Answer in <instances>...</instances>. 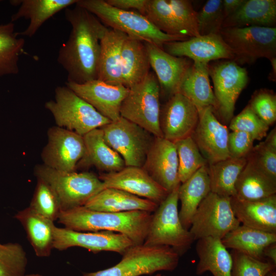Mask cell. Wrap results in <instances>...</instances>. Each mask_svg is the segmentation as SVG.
I'll return each instance as SVG.
<instances>
[{"label": "cell", "mask_w": 276, "mask_h": 276, "mask_svg": "<svg viewBox=\"0 0 276 276\" xmlns=\"http://www.w3.org/2000/svg\"><path fill=\"white\" fill-rule=\"evenodd\" d=\"M65 85L111 122L121 117V104L129 90L124 85H111L99 79L82 84L66 82Z\"/></svg>", "instance_id": "ac0fdd59"}, {"label": "cell", "mask_w": 276, "mask_h": 276, "mask_svg": "<svg viewBox=\"0 0 276 276\" xmlns=\"http://www.w3.org/2000/svg\"><path fill=\"white\" fill-rule=\"evenodd\" d=\"M195 248L199 259L196 268L197 275L209 271L213 276H232V255L220 239H198Z\"/></svg>", "instance_id": "4dcf8cb0"}, {"label": "cell", "mask_w": 276, "mask_h": 276, "mask_svg": "<svg viewBox=\"0 0 276 276\" xmlns=\"http://www.w3.org/2000/svg\"><path fill=\"white\" fill-rule=\"evenodd\" d=\"M155 276H165V275H161L160 274H156V275H155Z\"/></svg>", "instance_id": "11a10c76"}, {"label": "cell", "mask_w": 276, "mask_h": 276, "mask_svg": "<svg viewBox=\"0 0 276 276\" xmlns=\"http://www.w3.org/2000/svg\"><path fill=\"white\" fill-rule=\"evenodd\" d=\"M253 112L268 126L276 121V96L269 89H261L254 93L249 104Z\"/></svg>", "instance_id": "ee69618b"}, {"label": "cell", "mask_w": 276, "mask_h": 276, "mask_svg": "<svg viewBox=\"0 0 276 276\" xmlns=\"http://www.w3.org/2000/svg\"><path fill=\"white\" fill-rule=\"evenodd\" d=\"M27 254L18 243H0V276H24Z\"/></svg>", "instance_id": "ab89813d"}, {"label": "cell", "mask_w": 276, "mask_h": 276, "mask_svg": "<svg viewBox=\"0 0 276 276\" xmlns=\"http://www.w3.org/2000/svg\"><path fill=\"white\" fill-rule=\"evenodd\" d=\"M163 49L169 54L186 57L194 62L209 64L219 59H234L231 49L220 34L199 35L183 41L165 43Z\"/></svg>", "instance_id": "ffe728a7"}, {"label": "cell", "mask_w": 276, "mask_h": 276, "mask_svg": "<svg viewBox=\"0 0 276 276\" xmlns=\"http://www.w3.org/2000/svg\"><path fill=\"white\" fill-rule=\"evenodd\" d=\"M78 0H13L10 3L19 6L10 21L25 18L30 21L28 27L18 35L33 36L41 26L50 18L63 9L75 5Z\"/></svg>", "instance_id": "d4e9b609"}, {"label": "cell", "mask_w": 276, "mask_h": 276, "mask_svg": "<svg viewBox=\"0 0 276 276\" xmlns=\"http://www.w3.org/2000/svg\"><path fill=\"white\" fill-rule=\"evenodd\" d=\"M246 158L247 160L276 180L275 149L262 142L254 146Z\"/></svg>", "instance_id": "f6af8a7d"}, {"label": "cell", "mask_w": 276, "mask_h": 276, "mask_svg": "<svg viewBox=\"0 0 276 276\" xmlns=\"http://www.w3.org/2000/svg\"><path fill=\"white\" fill-rule=\"evenodd\" d=\"M158 205L125 191L106 188L91 197L84 205L94 211L122 212L142 211L153 213Z\"/></svg>", "instance_id": "4316f807"}, {"label": "cell", "mask_w": 276, "mask_h": 276, "mask_svg": "<svg viewBox=\"0 0 276 276\" xmlns=\"http://www.w3.org/2000/svg\"><path fill=\"white\" fill-rule=\"evenodd\" d=\"M99 177L102 181L104 188L122 190L150 200L157 205L165 200L169 193L142 167L126 166L118 172L102 173Z\"/></svg>", "instance_id": "d6986e66"}, {"label": "cell", "mask_w": 276, "mask_h": 276, "mask_svg": "<svg viewBox=\"0 0 276 276\" xmlns=\"http://www.w3.org/2000/svg\"><path fill=\"white\" fill-rule=\"evenodd\" d=\"M24 47L25 40L18 37L14 22L0 25V77L19 73L18 61Z\"/></svg>", "instance_id": "8d00e7d4"}, {"label": "cell", "mask_w": 276, "mask_h": 276, "mask_svg": "<svg viewBox=\"0 0 276 276\" xmlns=\"http://www.w3.org/2000/svg\"><path fill=\"white\" fill-rule=\"evenodd\" d=\"M47 135L41 153L43 164L60 171L75 172L85 152L83 136L57 126L50 128Z\"/></svg>", "instance_id": "5bb4252c"}, {"label": "cell", "mask_w": 276, "mask_h": 276, "mask_svg": "<svg viewBox=\"0 0 276 276\" xmlns=\"http://www.w3.org/2000/svg\"><path fill=\"white\" fill-rule=\"evenodd\" d=\"M145 43L160 94L168 99L179 93L182 80L193 62L186 57L171 55L154 44Z\"/></svg>", "instance_id": "44dd1931"}, {"label": "cell", "mask_w": 276, "mask_h": 276, "mask_svg": "<svg viewBox=\"0 0 276 276\" xmlns=\"http://www.w3.org/2000/svg\"><path fill=\"white\" fill-rule=\"evenodd\" d=\"M24 276H42L39 273H31L28 274H25Z\"/></svg>", "instance_id": "db71d44e"}, {"label": "cell", "mask_w": 276, "mask_h": 276, "mask_svg": "<svg viewBox=\"0 0 276 276\" xmlns=\"http://www.w3.org/2000/svg\"><path fill=\"white\" fill-rule=\"evenodd\" d=\"M219 34L231 49L236 62L252 63L260 58L276 57V27L222 28Z\"/></svg>", "instance_id": "9c48e42d"}, {"label": "cell", "mask_w": 276, "mask_h": 276, "mask_svg": "<svg viewBox=\"0 0 276 276\" xmlns=\"http://www.w3.org/2000/svg\"><path fill=\"white\" fill-rule=\"evenodd\" d=\"M53 248L62 251L80 247L94 253L113 251L122 255L134 245L125 235L110 231L79 232L54 226Z\"/></svg>", "instance_id": "9a60e30c"}, {"label": "cell", "mask_w": 276, "mask_h": 276, "mask_svg": "<svg viewBox=\"0 0 276 276\" xmlns=\"http://www.w3.org/2000/svg\"><path fill=\"white\" fill-rule=\"evenodd\" d=\"M121 260L110 268L84 273L82 276H140L158 271H172L178 265L179 255L168 246L133 245Z\"/></svg>", "instance_id": "52a82bcc"}, {"label": "cell", "mask_w": 276, "mask_h": 276, "mask_svg": "<svg viewBox=\"0 0 276 276\" xmlns=\"http://www.w3.org/2000/svg\"><path fill=\"white\" fill-rule=\"evenodd\" d=\"M232 276H265L274 270L275 265L265 260H260L232 250Z\"/></svg>", "instance_id": "b9f144b4"}, {"label": "cell", "mask_w": 276, "mask_h": 276, "mask_svg": "<svg viewBox=\"0 0 276 276\" xmlns=\"http://www.w3.org/2000/svg\"><path fill=\"white\" fill-rule=\"evenodd\" d=\"M142 168L168 193L181 183L175 144L164 137H155Z\"/></svg>", "instance_id": "7402d4cb"}, {"label": "cell", "mask_w": 276, "mask_h": 276, "mask_svg": "<svg viewBox=\"0 0 276 276\" xmlns=\"http://www.w3.org/2000/svg\"><path fill=\"white\" fill-rule=\"evenodd\" d=\"M109 146L123 158L126 167H142L155 136L126 119L101 127Z\"/></svg>", "instance_id": "8fae6325"}, {"label": "cell", "mask_w": 276, "mask_h": 276, "mask_svg": "<svg viewBox=\"0 0 276 276\" xmlns=\"http://www.w3.org/2000/svg\"><path fill=\"white\" fill-rule=\"evenodd\" d=\"M235 191V196L240 199L265 198L276 194V180L247 160L236 181Z\"/></svg>", "instance_id": "e575fe53"}, {"label": "cell", "mask_w": 276, "mask_h": 276, "mask_svg": "<svg viewBox=\"0 0 276 276\" xmlns=\"http://www.w3.org/2000/svg\"><path fill=\"white\" fill-rule=\"evenodd\" d=\"M179 186L168 194L152 214L143 244L150 246H168L180 256L191 248L195 240L190 231L183 226L179 219L178 210Z\"/></svg>", "instance_id": "277c9868"}, {"label": "cell", "mask_w": 276, "mask_h": 276, "mask_svg": "<svg viewBox=\"0 0 276 276\" xmlns=\"http://www.w3.org/2000/svg\"><path fill=\"white\" fill-rule=\"evenodd\" d=\"M221 241L227 249L265 260L264 250L268 245L276 242V234L240 224L227 233Z\"/></svg>", "instance_id": "d6a6232c"}, {"label": "cell", "mask_w": 276, "mask_h": 276, "mask_svg": "<svg viewBox=\"0 0 276 276\" xmlns=\"http://www.w3.org/2000/svg\"><path fill=\"white\" fill-rule=\"evenodd\" d=\"M129 89L121 104V117L155 137H163L159 124L160 90L155 75L150 72L144 80Z\"/></svg>", "instance_id": "ba28073f"}, {"label": "cell", "mask_w": 276, "mask_h": 276, "mask_svg": "<svg viewBox=\"0 0 276 276\" xmlns=\"http://www.w3.org/2000/svg\"><path fill=\"white\" fill-rule=\"evenodd\" d=\"M127 36L114 29L106 30L100 41L98 79L111 85H122L121 54Z\"/></svg>", "instance_id": "484cf974"}, {"label": "cell", "mask_w": 276, "mask_h": 276, "mask_svg": "<svg viewBox=\"0 0 276 276\" xmlns=\"http://www.w3.org/2000/svg\"><path fill=\"white\" fill-rule=\"evenodd\" d=\"M174 143L178 158V176L181 183L208 164L191 136Z\"/></svg>", "instance_id": "74e56055"}, {"label": "cell", "mask_w": 276, "mask_h": 276, "mask_svg": "<svg viewBox=\"0 0 276 276\" xmlns=\"http://www.w3.org/2000/svg\"><path fill=\"white\" fill-rule=\"evenodd\" d=\"M198 120L196 107L179 93L160 108L159 124L163 137L173 143L191 136Z\"/></svg>", "instance_id": "e0dca14e"}, {"label": "cell", "mask_w": 276, "mask_h": 276, "mask_svg": "<svg viewBox=\"0 0 276 276\" xmlns=\"http://www.w3.org/2000/svg\"><path fill=\"white\" fill-rule=\"evenodd\" d=\"M45 107L56 126L82 136L111 122L66 85L55 88L54 99L47 101Z\"/></svg>", "instance_id": "5b68a950"}, {"label": "cell", "mask_w": 276, "mask_h": 276, "mask_svg": "<svg viewBox=\"0 0 276 276\" xmlns=\"http://www.w3.org/2000/svg\"><path fill=\"white\" fill-rule=\"evenodd\" d=\"M75 5L65 10L72 30L59 50L57 61L67 73V82L82 84L98 79L100 41L108 28L86 9Z\"/></svg>", "instance_id": "6da1fadb"}, {"label": "cell", "mask_w": 276, "mask_h": 276, "mask_svg": "<svg viewBox=\"0 0 276 276\" xmlns=\"http://www.w3.org/2000/svg\"><path fill=\"white\" fill-rule=\"evenodd\" d=\"M234 214L240 224L276 234V194L255 200L231 197Z\"/></svg>", "instance_id": "603a6c76"}, {"label": "cell", "mask_w": 276, "mask_h": 276, "mask_svg": "<svg viewBox=\"0 0 276 276\" xmlns=\"http://www.w3.org/2000/svg\"><path fill=\"white\" fill-rule=\"evenodd\" d=\"M254 141L250 135L243 131L229 133L227 148L229 157H245L254 147Z\"/></svg>", "instance_id": "bcb514c9"}, {"label": "cell", "mask_w": 276, "mask_h": 276, "mask_svg": "<svg viewBox=\"0 0 276 276\" xmlns=\"http://www.w3.org/2000/svg\"><path fill=\"white\" fill-rule=\"evenodd\" d=\"M152 214L142 211L106 212L81 206L61 211L58 222L79 232L110 231L127 236L134 245L143 244Z\"/></svg>", "instance_id": "7a4b0ae2"}, {"label": "cell", "mask_w": 276, "mask_h": 276, "mask_svg": "<svg viewBox=\"0 0 276 276\" xmlns=\"http://www.w3.org/2000/svg\"><path fill=\"white\" fill-rule=\"evenodd\" d=\"M29 206L53 222L58 220L62 211L59 198L54 190L39 178H37V184Z\"/></svg>", "instance_id": "f35d334b"}, {"label": "cell", "mask_w": 276, "mask_h": 276, "mask_svg": "<svg viewBox=\"0 0 276 276\" xmlns=\"http://www.w3.org/2000/svg\"><path fill=\"white\" fill-rule=\"evenodd\" d=\"M269 126L261 120L247 105L229 122L232 131H241L250 135L255 140H261L267 135Z\"/></svg>", "instance_id": "7bdbcfd3"}, {"label": "cell", "mask_w": 276, "mask_h": 276, "mask_svg": "<svg viewBox=\"0 0 276 276\" xmlns=\"http://www.w3.org/2000/svg\"><path fill=\"white\" fill-rule=\"evenodd\" d=\"M211 190L208 165L200 168L178 188L181 206L179 217L183 226L189 230L193 217L200 203Z\"/></svg>", "instance_id": "f546056e"}, {"label": "cell", "mask_w": 276, "mask_h": 276, "mask_svg": "<svg viewBox=\"0 0 276 276\" xmlns=\"http://www.w3.org/2000/svg\"><path fill=\"white\" fill-rule=\"evenodd\" d=\"M198 113V122L191 136L208 165L229 158L227 127L218 120L211 107Z\"/></svg>", "instance_id": "2e32d148"}, {"label": "cell", "mask_w": 276, "mask_h": 276, "mask_svg": "<svg viewBox=\"0 0 276 276\" xmlns=\"http://www.w3.org/2000/svg\"><path fill=\"white\" fill-rule=\"evenodd\" d=\"M142 15L162 32L189 38L199 36L197 12L188 0H147Z\"/></svg>", "instance_id": "30bf717a"}, {"label": "cell", "mask_w": 276, "mask_h": 276, "mask_svg": "<svg viewBox=\"0 0 276 276\" xmlns=\"http://www.w3.org/2000/svg\"><path fill=\"white\" fill-rule=\"evenodd\" d=\"M246 0H223L222 10L224 19L236 12Z\"/></svg>", "instance_id": "c3c4849f"}, {"label": "cell", "mask_w": 276, "mask_h": 276, "mask_svg": "<svg viewBox=\"0 0 276 276\" xmlns=\"http://www.w3.org/2000/svg\"><path fill=\"white\" fill-rule=\"evenodd\" d=\"M110 6L125 10H136L143 14L147 0H106Z\"/></svg>", "instance_id": "7dc6e473"}, {"label": "cell", "mask_w": 276, "mask_h": 276, "mask_svg": "<svg viewBox=\"0 0 276 276\" xmlns=\"http://www.w3.org/2000/svg\"><path fill=\"white\" fill-rule=\"evenodd\" d=\"M275 0H246L236 12L224 20L222 28L275 27Z\"/></svg>", "instance_id": "836d02e7"}, {"label": "cell", "mask_w": 276, "mask_h": 276, "mask_svg": "<svg viewBox=\"0 0 276 276\" xmlns=\"http://www.w3.org/2000/svg\"><path fill=\"white\" fill-rule=\"evenodd\" d=\"M265 276H276L275 269L269 272Z\"/></svg>", "instance_id": "f5cc1de1"}, {"label": "cell", "mask_w": 276, "mask_h": 276, "mask_svg": "<svg viewBox=\"0 0 276 276\" xmlns=\"http://www.w3.org/2000/svg\"><path fill=\"white\" fill-rule=\"evenodd\" d=\"M209 76L208 64L193 62L182 80L179 93L190 101L198 112L211 107L215 113L217 103Z\"/></svg>", "instance_id": "f1b7e54d"}, {"label": "cell", "mask_w": 276, "mask_h": 276, "mask_svg": "<svg viewBox=\"0 0 276 276\" xmlns=\"http://www.w3.org/2000/svg\"><path fill=\"white\" fill-rule=\"evenodd\" d=\"M246 163V157H229L208 165L211 192L223 196H235L236 181Z\"/></svg>", "instance_id": "d590c367"}, {"label": "cell", "mask_w": 276, "mask_h": 276, "mask_svg": "<svg viewBox=\"0 0 276 276\" xmlns=\"http://www.w3.org/2000/svg\"><path fill=\"white\" fill-rule=\"evenodd\" d=\"M197 19L200 35L219 34L224 20L222 1H208L197 12Z\"/></svg>", "instance_id": "60d3db41"}, {"label": "cell", "mask_w": 276, "mask_h": 276, "mask_svg": "<svg viewBox=\"0 0 276 276\" xmlns=\"http://www.w3.org/2000/svg\"><path fill=\"white\" fill-rule=\"evenodd\" d=\"M122 85L130 88L142 82L150 72L145 42L127 36L122 49Z\"/></svg>", "instance_id": "1f68e13d"}, {"label": "cell", "mask_w": 276, "mask_h": 276, "mask_svg": "<svg viewBox=\"0 0 276 276\" xmlns=\"http://www.w3.org/2000/svg\"><path fill=\"white\" fill-rule=\"evenodd\" d=\"M23 226L36 256H50L53 248L54 222L38 214L29 206L14 216Z\"/></svg>", "instance_id": "83f0119b"}, {"label": "cell", "mask_w": 276, "mask_h": 276, "mask_svg": "<svg viewBox=\"0 0 276 276\" xmlns=\"http://www.w3.org/2000/svg\"><path fill=\"white\" fill-rule=\"evenodd\" d=\"M217 108L215 114L226 124L234 117L236 102L248 82L246 70L233 60L208 64Z\"/></svg>", "instance_id": "4fadbf2b"}, {"label": "cell", "mask_w": 276, "mask_h": 276, "mask_svg": "<svg viewBox=\"0 0 276 276\" xmlns=\"http://www.w3.org/2000/svg\"><path fill=\"white\" fill-rule=\"evenodd\" d=\"M264 257L269 258L274 265H276V242L266 246L263 251Z\"/></svg>", "instance_id": "681fc988"}, {"label": "cell", "mask_w": 276, "mask_h": 276, "mask_svg": "<svg viewBox=\"0 0 276 276\" xmlns=\"http://www.w3.org/2000/svg\"><path fill=\"white\" fill-rule=\"evenodd\" d=\"M240 225L233 211L231 197L211 192L198 206L189 231L195 241L205 237L221 240Z\"/></svg>", "instance_id": "7c38bea8"}, {"label": "cell", "mask_w": 276, "mask_h": 276, "mask_svg": "<svg viewBox=\"0 0 276 276\" xmlns=\"http://www.w3.org/2000/svg\"><path fill=\"white\" fill-rule=\"evenodd\" d=\"M75 5L93 14L105 26L162 48L166 42L188 39L165 34L139 12L113 7L104 0H78Z\"/></svg>", "instance_id": "3957f363"}, {"label": "cell", "mask_w": 276, "mask_h": 276, "mask_svg": "<svg viewBox=\"0 0 276 276\" xmlns=\"http://www.w3.org/2000/svg\"><path fill=\"white\" fill-rule=\"evenodd\" d=\"M272 65V72L269 75V80L273 81H275V74H276V58H274L270 60Z\"/></svg>", "instance_id": "816d5d0a"}, {"label": "cell", "mask_w": 276, "mask_h": 276, "mask_svg": "<svg viewBox=\"0 0 276 276\" xmlns=\"http://www.w3.org/2000/svg\"><path fill=\"white\" fill-rule=\"evenodd\" d=\"M85 152L77 169L93 166L103 173L118 172L125 167L122 157L105 140L101 128L83 136Z\"/></svg>", "instance_id": "cb8c5ba5"}, {"label": "cell", "mask_w": 276, "mask_h": 276, "mask_svg": "<svg viewBox=\"0 0 276 276\" xmlns=\"http://www.w3.org/2000/svg\"><path fill=\"white\" fill-rule=\"evenodd\" d=\"M264 141L267 145L276 149V129L274 127L270 133L266 136Z\"/></svg>", "instance_id": "f907efd6"}, {"label": "cell", "mask_w": 276, "mask_h": 276, "mask_svg": "<svg viewBox=\"0 0 276 276\" xmlns=\"http://www.w3.org/2000/svg\"><path fill=\"white\" fill-rule=\"evenodd\" d=\"M37 178L47 182L57 194L61 211L84 206L94 196L104 189L102 181L89 172H67L45 165L35 167Z\"/></svg>", "instance_id": "8992f818"}]
</instances>
